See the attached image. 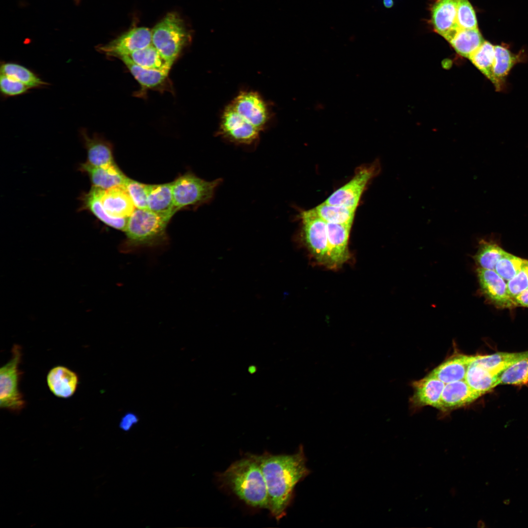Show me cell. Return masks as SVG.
<instances>
[{
  "label": "cell",
  "mask_w": 528,
  "mask_h": 528,
  "mask_svg": "<svg viewBox=\"0 0 528 528\" xmlns=\"http://www.w3.org/2000/svg\"><path fill=\"white\" fill-rule=\"evenodd\" d=\"M266 483L269 511L279 520L285 515L295 486L309 474L302 446L293 454L256 455Z\"/></svg>",
  "instance_id": "1"
},
{
  "label": "cell",
  "mask_w": 528,
  "mask_h": 528,
  "mask_svg": "<svg viewBox=\"0 0 528 528\" xmlns=\"http://www.w3.org/2000/svg\"><path fill=\"white\" fill-rule=\"evenodd\" d=\"M220 484L246 505L269 509L265 480L256 455L248 454L232 463L218 476Z\"/></svg>",
  "instance_id": "2"
},
{
  "label": "cell",
  "mask_w": 528,
  "mask_h": 528,
  "mask_svg": "<svg viewBox=\"0 0 528 528\" xmlns=\"http://www.w3.org/2000/svg\"><path fill=\"white\" fill-rule=\"evenodd\" d=\"M171 218L148 209L135 208L128 218L125 232L128 248L160 245L167 239L166 228Z\"/></svg>",
  "instance_id": "3"
},
{
  "label": "cell",
  "mask_w": 528,
  "mask_h": 528,
  "mask_svg": "<svg viewBox=\"0 0 528 528\" xmlns=\"http://www.w3.org/2000/svg\"><path fill=\"white\" fill-rule=\"evenodd\" d=\"M151 32L152 44L172 65L191 39L182 19L175 12L168 13Z\"/></svg>",
  "instance_id": "4"
},
{
  "label": "cell",
  "mask_w": 528,
  "mask_h": 528,
  "mask_svg": "<svg viewBox=\"0 0 528 528\" xmlns=\"http://www.w3.org/2000/svg\"><path fill=\"white\" fill-rule=\"evenodd\" d=\"M221 179L207 181L187 172L172 182L174 205L177 212L189 207H198L209 202Z\"/></svg>",
  "instance_id": "5"
},
{
  "label": "cell",
  "mask_w": 528,
  "mask_h": 528,
  "mask_svg": "<svg viewBox=\"0 0 528 528\" xmlns=\"http://www.w3.org/2000/svg\"><path fill=\"white\" fill-rule=\"evenodd\" d=\"M9 361L0 369V407L15 413L22 410L25 405L23 396L19 389L22 372L19 365L22 357L21 346L13 345Z\"/></svg>",
  "instance_id": "6"
},
{
  "label": "cell",
  "mask_w": 528,
  "mask_h": 528,
  "mask_svg": "<svg viewBox=\"0 0 528 528\" xmlns=\"http://www.w3.org/2000/svg\"><path fill=\"white\" fill-rule=\"evenodd\" d=\"M302 229L306 243L313 257L320 264L328 266L327 223L314 208L301 213Z\"/></svg>",
  "instance_id": "7"
},
{
  "label": "cell",
  "mask_w": 528,
  "mask_h": 528,
  "mask_svg": "<svg viewBox=\"0 0 528 528\" xmlns=\"http://www.w3.org/2000/svg\"><path fill=\"white\" fill-rule=\"evenodd\" d=\"M220 133L228 141L249 145L256 141L260 131L241 116L231 104L224 110L221 118Z\"/></svg>",
  "instance_id": "8"
},
{
  "label": "cell",
  "mask_w": 528,
  "mask_h": 528,
  "mask_svg": "<svg viewBox=\"0 0 528 528\" xmlns=\"http://www.w3.org/2000/svg\"><path fill=\"white\" fill-rule=\"evenodd\" d=\"M476 271L481 292L489 303L501 309L516 306L505 280L495 270L478 267Z\"/></svg>",
  "instance_id": "9"
},
{
  "label": "cell",
  "mask_w": 528,
  "mask_h": 528,
  "mask_svg": "<svg viewBox=\"0 0 528 528\" xmlns=\"http://www.w3.org/2000/svg\"><path fill=\"white\" fill-rule=\"evenodd\" d=\"M375 173V167L373 166L361 168L351 180L334 192L324 202L356 209L367 183Z\"/></svg>",
  "instance_id": "10"
},
{
  "label": "cell",
  "mask_w": 528,
  "mask_h": 528,
  "mask_svg": "<svg viewBox=\"0 0 528 528\" xmlns=\"http://www.w3.org/2000/svg\"><path fill=\"white\" fill-rule=\"evenodd\" d=\"M152 32L146 27H136L125 32L108 44L98 47L109 56L120 58L152 44Z\"/></svg>",
  "instance_id": "11"
},
{
  "label": "cell",
  "mask_w": 528,
  "mask_h": 528,
  "mask_svg": "<svg viewBox=\"0 0 528 528\" xmlns=\"http://www.w3.org/2000/svg\"><path fill=\"white\" fill-rule=\"evenodd\" d=\"M231 105L241 116L260 131L264 128L268 122L269 112L266 103L255 92H241Z\"/></svg>",
  "instance_id": "12"
},
{
  "label": "cell",
  "mask_w": 528,
  "mask_h": 528,
  "mask_svg": "<svg viewBox=\"0 0 528 528\" xmlns=\"http://www.w3.org/2000/svg\"><path fill=\"white\" fill-rule=\"evenodd\" d=\"M352 225L327 223L328 267H339L349 259L348 241Z\"/></svg>",
  "instance_id": "13"
},
{
  "label": "cell",
  "mask_w": 528,
  "mask_h": 528,
  "mask_svg": "<svg viewBox=\"0 0 528 528\" xmlns=\"http://www.w3.org/2000/svg\"><path fill=\"white\" fill-rule=\"evenodd\" d=\"M458 0H437L432 7L435 31L449 42L460 29L457 22Z\"/></svg>",
  "instance_id": "14"
},
{
  "label": "cell",
  "mask_w": 528,
  "mask_h": 528,
  "mask_svg": "<svg viewBox=\"0 0 528 528\" xmlns=\"http://www.w3.org/2000/svg\"><path fill=\"white\" fill-rule=\"evenodd\" d=\"M100 199L105 213L112 218H128L136 208L124 185L100 189Z\"/></svg>",
  "instance_id": "15"
},
{
  "label": "cell",
  "mask_w": 528,
  "mask_h": 528,
  "mask_svg": "<svg viewBox=\"0 0 528 528\" xmlns=\"http://www.w3.org/2000/svg\"><path fill=\"white\" fill-rule=\"evenodd\" d=\"M79 170L88 176L93 187L103 190L125 185L128 178L115 163L95 167L85 162L80 164Z\"/></svg>",
  "instance_id": "16"
},
{
  "label": "cell",
  "mask_w": 528,
  "mask_h": 528,
  "mask_svg": "<svg viewBox=\"0 0 528 528\" xmlns=\"http://www.w3.org/2000/svg\"><path fill=\"white\" fill-rule=\"evenodd\" d=\"M481 396L465 380L445 384L438 409L446 411L462 407L472 403Z\"/></svg>",
  "instance_id": "17"
},
{
  "label": "cell",
  "mask_w": 528,
  "mask_h": 528,
  "mask_svg": "<svg viewBox=\"0 0 528 528\" xmlns=\"http://www.w3.org/2000/svg\"><path fill=\"white\" fill-rule=\"evenodd\" d=\"M445 385L444 383L430 373L424 378L414 381L412 403L416 407L430 406L439 409Z\"/></svg>",
  "instance_id": "18"
},
{
  "label": "cell",
  "mask_w": 528,
  "mask_h": 528,
  "mask_svg": "<svg viewBox=\"0 0 528 528\" xmlns=\"http://www.w3.org/2000/svg\"><path fill=\"white\" fill-rule=\"evenodd\" d=\"M80 134L87 153L86 162L95 167L105 166L115 163L113 147L109 141L96 134L89 136L84 129H81Z\"/></svg>",
  "instance_id": "19"
},
{
  "label": "cell",
  "mask_w": 528,
  "mask_h": 528,
  "mask_svg": "<svg viewBox=\"0 0 528 528\" xmlns=\"http://www.w3.org/2000/svg\"><path fill=\"white\" fill-rule=\"evenodd\" d=\"M147 206L150 211L172 218L177 212L174 202L172 182L148 184Z\"/></svg>",
  "instance_id": "20"
},
{
  "label": "cell",
  "mask_w": 528,
  "mask_h": 528,
  "mask_svg": "<svg viewBox=\"0 0 528 528\" xmlns=\"http://www.w3.org/2000/svg\"><path fill=\"white\" fill-rule=\"evenodd\" d=\"M528 357V351L517 352H498L485 355H473L472 361L492 375L499 379L504 372L516 362Z\"/></svg>",
  "instance_id": "21"
},
{
  "label": "cell",
  "mask_w": 528,
  "mask_h": 528,
  "mask_svg": "<svg viewBox=\"0 0 528 528\" xmlns=\"http://www.w3.org/2000/svg\"><path fill=\"white\" fill-rule=\"evenodd\" d=\"M46 381L50 391L55 396L66 398L75 393L79 378L73 371L66 367L58 366L49 371Z\"/></svg>",
  "instance_id": "22"
},
{
  "label": "cell",
  "mask_w": 528,
  "mask_h": 528,
  "mask_svg": "<svg viewBox=\"0 0 528 528\" xmlns=\"http://www.w3.org/2000/svg\"><path fill=\"white\" fill-rule=\"evenodd\" d=\"M472 357L462 354L453 356L435 368L430 374L445 384L465 380Z\"/></svg>",
  "instance_id": "23"
},
{
  "label": "cell",
  "mask_w": 528,
  "mask_h": 528,
  "mask_svg": "<svg viewBox=\"0 0 528 528\" xmlns=\"http://www.w3.org/2000/svg\"><path fill=\"white\" fill-rule=\"evenodd\" d=\"M100 189L92 186L90 190L81 197V209L90 212L106 225L125 231L128 218H115L108 216L104 211L100 199Z\"/></svg>",
  "instance_id": "24"
},
{
  "label": "cell",
  "mask_w": 528,
  "mask_h": 528,
  "mask_svg": "<svg viewBox=\"0 0 528 528\" xmlns=\"http://www.w3.org/2000/svg\"><path fill=\"white\" fill-rule=\"evenodd\" d=\"M144 89L154 88L161 86L167 79L169 69H153L141 67L127 56L119 58Z\"/></svg>",
  "instance_id": "25"
},
{
  "label": "cell",
  "mask_w": 528,
  "mask_h": 528,
  "mask_svg": "<svg viewBox=\"0 0 528 528\" xmlns=\"http://www.w3.org/2000/svg\"><path fill=\"white\" fill-rule=\"evenodd\" d=\"M484 40L478 28L460 29L449 42L459 55L469 58Z\"/></svg>",
  "instance_id": "26"
},
{
  "label": "cell",
  "mask_w": 528,
  "mask_h": 528,
  "mask_svg": "<svg viewBox=\"0 0 528 528\" xmlns=\"http://www.w3.org/2000/svg\"><path fill=\"white\" fill-rule=\"evenodd\" d=\"M495 46L484 41L481 45L470 56L472 64L494 85L497 90L502 85L497 81L493 73L495 56Z\"/></svg>",
  "instance_id": "27"
},
{
  "label": "cell",
  "mask_w": 528,
  "mask_h": 528,
  "mask_svg": "<svg viewBox=\"0 0 528 528\" xmlns=\"http://www.w3.org/2000/svg\"><path fill=\"white\" fill-rule=\"evenodd\" d=\"M465 380L473 390L482 396L500 385L499 379L472 360L468 367Z\"/></svg>",
  "instance_id": "28"
},
{
  "label": "cell",
  "mask_w": 528,
  "mask_h": 528,
  "mask_svg": "<svg viewBox=\"0 0 528 528\" xmlns=\"http://www.w3.org/2000/svg\"><path fill=\"white\" fill-rule=\"evenodd\" d=\"M127 56L134 63L145 68L170 70L172 66L162 58L152 44L136 50Z\"/></svg>",
  "instance_id": "29"
},
{
  "label": "cell",
  "mask_w": 528,
  "mask_h": 528,
  "mask_svg": "<svg viewBox=\"0 0 528 528\" xmlns=\"http://www.w3.org/2000/svg\"><path fill=\"white\" fill-rule=\"evenodd\" d=\"M318 215L327 223L352 224L356 209L325 202L314 208Z\"/></svg>",
  "instance_id": "30"
},
{
  "label": "cell",
  "mask_w": 528,
  "mask_h": 528,
  "mask_svg": "<svg viewBox=\"0 0 528 528\" xmlns=\"http://www.w3.org/2000/svg\"><path fill=\"white\" fill-rule=\"evenodd\" d=\"M0 74L11 77L26 85L30 88H39L47 83L25 66L12 62L3 63L0 66Z\"/></svg>",
  "instance_id": "31"
},
{
  "label": "cell",
  "mask_w": 528,
  "mask_h": 528,
  "mask_svg": "<svg viewBox=\"0 0 528 528\" xmlns=\"http://www.w3.org/2000/svg\"><path fill=\"white\" fill-rule=\"evenodd\" d=\"M505 251L497 243L483 240L479 242L474 259L478 267L494 270L497 263Z\"/></svg>",
  "instance_id": "32"
},
{
  "label": "cell",
  "mask_w": 528,
  "mask_h": 528,
  "mask_svg": "<svg viewBox=\"0 0 528 528\" xmlns=\"http://www.w3.org/2000/svg\"><path fill=\"white\" fill-rule=\"evenodd\" d=\"M494 50L493 73L495 79L502 85L504 78L519 61V58L513 55L506 47L502 45L495 46Z\"/></svg>",
  "instance_id": "33"
},
{
  "label": "cell",
  "mask_w": 528,
  "mask_h": 528,
  "mask_svg": "<svg viewBox=\"0 0 528 528\" xmlns=\"http://www.w3.org/2000/svg\"><path fill=\"white\" fill-rule=\"evenodd\" d=\"M528 383V357L519 360L502 374L500 385H523Z\"/></svg>",
  "instance_id": "34"
},
{
  "label": "cell",
  "mask_w": 528,
  "mask_h": 528,
  "mask_svg": "<svg viewBox=\"0 0 528 528\" xmlns=\"http://www.w3.org/2000/svg\"><path fill=\"white\" fill-rule=\"evenodd\" d=\"M525 260L505 251L497 263L494 270L504 280L508 281L519 271Z\"/></svg>",
  "instance_id": "35"
},
{
  "label": "cell",
  "mask_w": 528,
  "mask_h": 528,
  "mask_svg": "<svg viewBox=\"0 0 528 528\" xmlns=\"http://www.w3.org/2000/svg\"><path fill=\"white\" fill-rule=\"evenodd\" d=\"M457 22L460 29L478 28L476 14L468 0H458Z\"/></svg>",
  "instance_id": "36"
},
{
  "label": "cell",
  "mask_w": 528,
  "mask_h": 528,
  "mask_svg": "<svg viewBox=\"0 0 528 528\" xmlns=\"http://www.w3.org/2000/svg\"><path fill=\"white\" fill-rule=\"evenodd\" d=\"M124 186L135 207L141 209H148V184L141 183L128 177Z\"/></svg>",
  "instance_id": "37"
},
{
  "label": "cell",
  "mask_w": 528,
  "mask_h": 528,
  "mask_svg": "<svg viewBox=\"0 0 528 528\" xmlns=\"http://www.w3.org/2000/svg\"><path fill=\"white\" fill-rule=\"evenodd\" d=\"M507 287L510 297L514 298L528 288V260L525 262L519 271L507 281Z\"/></svg>",
  "instance_id": "38"
},
{
  "label": "cell",
  "mask_w": 528,
  "mask_h": 528,
  "mask_svg": "<svg viewBox=\"0 0 528 528\" xmlns=\"http://www.w3.org/2000/svg\"><path fill=\"white\" fill-rule=\"evenodd\" d=\"M0 88L1 93L6 96L23 94L30 89L22 82L3 74H0Z\"/></svg>",
  "instance_id": "39"
},
{
  "label": "cell",
  "mask_w": 528,
  "mask_h": 528,
  "mask_svg": "<svg viewBox=\"0 0 528 528\" xmlns=\"http://www.w3.org/2000/svg\"><path fill=\"white\" fill-rule=\"evenodd\" d=\"M138 421L137 416L132 412L126 413L121 418L119 426L124 431H128Z\"/></svg>",
  "instance_id": "40"
},
{
  "label": "cell",
  "mask_w": 528,
  "mask_h": 528,
  "mask_svg": "<svg viewBox=\"0 0 528 528\" xmlns=\"http://www.w3.org/2000/svg\"><path fill=\"white\" fill-rule=\"evenodd\" d=\"M517 306L528 308V288L514 298Z\"/></svg>",
  "instance_id": "41"
},
{
  "label": "cell",
  "mask_w": 528,
  "mask_h": 528,
  "mask_svg": "<svg viewBox=\"0 0 528 528\" xmlns=\"http://www.w3.org/2000/svg\"><path fill=\"white\" fill-rule=\"evenodd\" d=\"M383 3L384 5L387 8L392 7L394 4L393 0H383Z\"/></svg>",
  "instance_id": "42"
},
{
  "label": "cell",
  "mask_w": 528,
  "mask_h": 528,
  "mask_svg": "<svg viewBox=\"0 0 528 528\" xmlns=\"http://www.w3.org/2000/svg\"><path fill=\"white\" fill-rule=\"evenodd\" d=\"M485 524L482 521H480L478 523V527L484 528V527H485Z\"/></svg>",
  "instance_id": "43"
},
{
  "label": "cell",
  "mask_w": 528,
  "mask_h": 528,
  "mask_svg": "<svg viewBox=\"0 0 528 528\" xmlns=\"http://www.w3.org/2000/svg\"><path fill=\"white\" fill-rule=\"evenodd\" d=\"M509 502H510V501L508 499L506 500L504 502V504H505L506 505H508L509 504Z\"/></svg>",
  "instance_id": "44"
}]
</instances>
